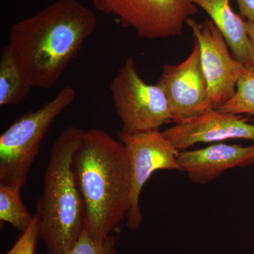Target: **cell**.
<instances>
[{"instance_id":"cell-13","label":"cell","mask_w":254,"mask_h":254,"mask_svg":"<svg viewBox=\"0 0 254 254\" xmlns=\"http://www.w3.org/2000/svg\"><path fill=\"white\" fill-rule=\"evenodd\" d=\"M32 88L12 50L6 44L0 57V105L19 104L27 98Z\"/></svg>"},{"instance_id":"cell-16","label":"cell","mask_w":254,"mask_h":254,"mask_svg":"<svg viewBox=\"0 0 254 254\" xmlns=\"http://www.w3.org/2000/svg\"><path fill=\"white\" fill-rule=\"evenodd\" d=\"M116 243L113 235L104 242H97L84 228L79 238L65 254H117Z\"/></svg>"},{"instance_id":"cell-12","label":"cell","mask_w":254,"mask_h":254,"mask_svg":"<svg viewBox=\"0 0 254 254\" xmlns=\"http://www.w3.org/2000/svg\"><path fill=\"white\" fill-rule=\"evenodd\" d=\"M204 10L225 38L232 55L247 68H254V52L246 21L232 9L230 0H190Z\"/></svg>"},{"instance_id":"cell-7","label":"cell","mask_w":254,"mask_h":254,"mask_svg":"<svg viewBox=\"0 0 254 254\" xmlns=\"http://www.w3.org/2000/svg\"><path fill=\"white\" fill-rule=\"evenodd\" d=\"M118 139L123 143L129 164L131 192L126 225L136 230L143 221L140 195L146 182L158 170H179L180 150L169 141L163 131L127 133L120 131Z\"/></svg>"},{"instance_id":"cell-14","label":"cell","mask_w":254,"mask_h":254,"mask_svg":"<svg viewBox=\"0 0 254 254\" xmlns=\"http://www.w3.org/2000/svg\"><path fill=\"white\" fill-rule=\"evenodd\" d=\"M21 190L18 187L0 185V220L23 232L31 225L33 215L23 204Z\"/></svg>"},{"instance_id":"cell-5","label":"cell","mask_w":254,"mask_h":254,"mask_svg":"<svg viewBox=\"0 0 254 254\" xmlns=\"http://www.w3.org/2000/svg\"><path fill=\"white\" fill-rule=\"evenodd\" d=\"M110 88L115 112L123 124L120 131H160L163 125L173 121L166 95L158 85L143 81L133 57L127 58L120 68Z\"/></svg>"},{"instance_id":"cell-10","label":"cell","mask_w":254,"mask_h":254,"mask_svg":"<svg viewBox=\"0 0 254 254\" xmlns=\"http://www.w3.org/2000/svg\"><path fill=\"white\" fill-rule=\"evenodd\" d=\"M163 132L179 150L187 149L197 143L235 138L254 142V124L249 123L240 115L218 109L175 123Z\"/></svg>"},{"instance_id":"cell-9","label":"cell","mask_w":254,"mask_h":254,"mask_svg":"<svg viewBox=\"0 0 254 254\" xmlns=\"http://www.w3.org/2000/svg\"><path fill=\"white\" fill-rule=\"evenodd\" d=\"M156 84L168 98L175 123L213 110L209 103L208 83L200 63L199 45L195 40L186 60L178 64L163 65Z\"/></svg>"},{"instance_id":"cell-3","label":"cell","mask_w":254,"mask_h":254,"mask_svg":"<svg viewBox=\"0 0 254 254\" xmlns=\"http://www.w3.org/2000/svg\"><path fill=\"white\" fill-rule=\"evenodd\" d=\"M85 130L68 127L52 147L43 193L36 204L40 238L47 254H65L85 228V208L73 177L71 159Z\"/></svg>"},{"instance_id":"cell-18","label":"cell","mask_w":254,"mask_h":254,"mask_svg":"<svg viewBox=\"0 0 254 254\" xmlns=\"http://www.w3.org/2000/svg\"><path fill=\"white\" fill-rule=\"evenodd\" d=\"M241 15L254 23V0H237Z\"/></svg>"},{"instance_id":"cell-6","label":"cell","mask_w":254,"mask_h":254,"mask_svg":"<svg viewBox=\"0 0 254 254\" xmlns=\"http://www.w3.org/2000/svg\"><path fill=\"white\" fill-rule=\"evenodd\" d=\"M93 3L97 11L149 40L179 36L198 12V6L190 0H93Z\"/></svg>"},{"instance_id":"cell-15","label":"cell","mask_w":254,"mask_h":254,"mask_svg":"<svg viewBox=\"0 0 254 254\" xmlns=\"http://www.w3.org/2000/svg\"><path fill=\"white\" fill-rule=\"evenodd\" d=\"M218 110L237 115H254V68H246L237 82L235 95Z\"/></svg>"},{"instance_id":"cell-4","label":"cell","mask_w":254,"mask_h":254,"mask_svg":"<svg viewBox=\"0 0 254 254\" xmlns=\"http://www.w3.org/2000/svg\"><path fill=\"white\" fill-rule=\"evenodd\" d=\"M76 91L64 87L53 99L36 111L18 118L0 136V185L22 189L50 127L76 98Z\"/></svg>"},{"instance_id":"cell-1","label":"cell","mask_w":254,"mask_h":254,"mask_svg":"<svg viewBox=\"0 0 254 254\" xmlns=\"http://www.w3.org/2000/svg\"><path fill=\"white\" fill-rule=\"evenodd\" d=\"M97 26L96 14L78 0H58L13 24L8 45L30 84L49 89Z\"/></svg>"},{"instance_id":"cell-19","label":"cell","mask_w":254,"mask_h":254,"mask_svg":"<svg viewBox=\"0 0 254 254\" xmlns=\"http://www.w3.org/2000/svg\"><path fill=\"white\" fill-rule=\"evenodd\" d=\"M246 28H247V34L250 37L251 43L254 52V23L250 21H246Z\"/></svg>"},{"instance_id":"cell-8","label":"cell","mask_w":254,"mask_h":254,"mask_svg":"<svg viewBox=\"0 0 254 254\" xmlns=\"http://www.w3.org/2000/svg\"><path fill=\"white\" fill-rule=\"evenodd\" d=\"M187 25L199 45L209 103L213 110L218 109L234 96L239 78L247 67L230 53L225 38L210 18L198 23L190 18Z\"/></svg>"},{"instance_id":"cell-11","label":"cell","mask_w":254,"mask_h":254,"mask_svg":"<svg viewBox=\"0 0 254 254\" xmlns=\"http://www.w3.org/2000/svg\"><path fill=\"white\" fill-rule=\"evenodd\" d=\"M181 171L190 181L207 185L230 169L254 163V143L250 146L217 143L200 149L185 150L179 155Z\"/></svg>"},{"instance_id":"cell-17","label":"cell","mask_w":254,"mask_h":254,"mask_svg":"<svg viewBox=\"0 0 254 254\" xmlns=\"http://www.w3.org/2000/svg\"><path fill=\"white\" fill-rule=\"evenodd\" d=\"M39 239L38 219L33 215L31 225L24 232H21L12 247L3 254H35Z\"/></svg>"},{"instance_id":"cell-2","label":"cell","mask_w":254,"mask_h":254,"mask_svg":"<svg viewBox=\"0 0 254 254\" xmlns=\"http://www.w3.org/2000/svg\"><path fill=\"white\" fill-rule=\"evenodd\" d=\"M71 169L84 204L85 229L97 242H104L129 210L131 180L125 146L104 130L85 131Z\"/></svg>"}]
</instances>
